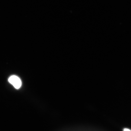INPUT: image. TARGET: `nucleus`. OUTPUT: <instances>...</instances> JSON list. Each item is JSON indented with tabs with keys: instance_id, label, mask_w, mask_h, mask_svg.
<instances>
[{
	"instance_id": "2",
	"label": "nucleus",
	"mask_w": 131,
	"mask_h": 131,
	"mask_svg": "<svg viewBox=\"0 0 131 131\" xmlns=\"http://www.w3.org/2000/svg\"><path fill=\"white\" fill-rule=\"evenodd\" d=\"M123 131H131V130L128 128H124L123 129Z\"/></svg>"
},
{
	"instance_id": "1",
	"label": "nucleus",
	"mask_w": 131,
	"mask_h": 131,
	"mask_svg": "<svg viewBox=\"0 0 131 131\" xmlns=\"http://www.w3.org/2000/svg\"><path fill=\"white\" fill-rule=\"evenodd\" d=\"M8 81L16 89H19L22 85V82L20 79L15 75H13L10 77Z\"/></svg>"
}]
</instances>
